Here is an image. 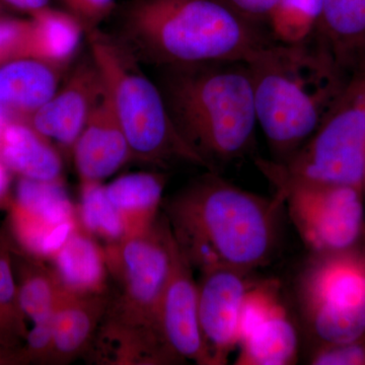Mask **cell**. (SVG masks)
<instances>
[{
    "label": "cell",
    "instance_id": "35",
    "mask_svg": "<svg viewBox=\"0 0 365 365\" xmlns=\"http://www.w3.org/2000/svg\"><path fill=\"white\" fill-rule=\"evenodd\" d=\"M4 16V6L0 4V16Z\"/></svg>",
    "mask_w": 365,
    "mask_h": 365
},
{
    "label": "cell",
    "instance_id": "11",
    "mask_svg": "<svg viewBox=\"0 0 365 365\" xmlns=\"http://www.w3.org/2000/svg\"><path fill=\"white\" fill-rule=\"evenodd\" d=\"M299 332L275 280L253 282L245 299L239 365H290L299 359Z\"/></svg>",
    "mask_w": 365,
    "mask_h": 365
},
{
    "label": "cell",
    "instance_id": "8",
    "mask_svg": "<svg viewBox=\"0 0 365 365\" xmlns=\"http://www.w3.org/2000/svg\"><path fill=\"white\" fill-rule=\"evenodd\" d=\"M300 319L314 346L365 336V249L312 255L297 282Z\"/></svg>",
    "mask_w": 365,
    "mask_h": 365
},
{
    "label": "cell",
    "instance_id": "1",
    "mask_svg": "<svg viewBox=\"0 0 365 365\" xmlns=\"http://www.w3.org/2000/svg\"><path fill=\"white\" fill-rule=\"evenodd\" d=\"M282 207L207 170L163 200L162 211L192 267L200 273L216 268L251 272L275 254Z\"/></svg>",
    "mask_w": 365,
    "mask_h": 365
},
{
    "label": "cell",
    "instance_id": "6",
    "mask_svg": "<svg viewBox=\"0 0 365 365\" xmlns=\"http://www.w3.org/2000/svg\"><path fill=\"white\" fill-rule=\"evenodd\" d=\"M175 249L176 241L163 211L148 230L105 246L108 267L119 289L110 297L102 325L143 341L170 359L160 334V311Z\"/></svg>",
    "mask_w": 365,
    "mask_h": 365
},
{
    "label": "cell",
    "instance_id": "33",
    "mask_svg": "<svg viewBox=\"0 0 365 365\" xmlns=\"http://www.w3.org/2000/svg\"><path fill=\"white\" fill-rule=\"evenodd\" d=\"M26 364L21 350L9 349L0 345V365Z\"/></svg>",
    "mask_w": 365,
    "mask_h": 365
},
{
    "label": "cell",
    "instance_id": "4",
    "mask_svg": "<svg viewBox=\"0 0 365 365\" xmlns=\"http://www.w3.org/2000/svg\"><path fill=\"white\" fill-rule=\"evenodd\" d=\"M247 62L271 160L285 162L316 132L350 76L314 37L292 45L273 41Z\"/></svg>",
    "mask_w": 365,
    "mask_h": 365
},
{
    "label": "cell",
    "instance_id": "25",
    "mask_svg": "<svg viewBox=\"0 0 365 365\" xmlns=\"http://www.w3.org/2000/svg\"><path fill=\"white\" fill-rule=\"evenodd\" d=\"M103 182H81L78 208L79 228L106 246L119 244L128 237L123 216L106 195Z\"/></svg>",
    "mask_w": 365,
    "mask_h": 365
},
{
    "label": "cell",
    "instance_id": "27",
    "mask_svg": "<svg viewBox=\"0 0 365 365\" xmlns=\"http://www.w3.org/2000/svg\"><path fill=\"white\" fill-rule=\"evenodd\" d=\"M32 24L30 18L0 16V66L28 57Z\"/></svg>",
    "mask_w": 365,
    "mask_h": 365
},
{
    "label": "cell",
    "instance_id": "3",
    "mask_svg": "<svg viewBox=\"0 0 365 365\" xmlns=\"http://www.w3.org/2000/svg\"><path fill=\"white\" fill-rule=\"evenodd\" d=\"M155 81L178 133L209 172L251 150L258 120L248 62L163 67Z\"/></svg>",
    "mask_w": 365,
    "mask_h": 365
},
{
    "label": "cell",
    "instance_id": "21",
    "mask_svg": "<svg viewBox=\"0 0 365 365\" xmlns=\"http://www.w3.org/2000/svg\"><path fill=\"white\" fill-rule=\"evenodd\" d=\"M167 182L165 172L150 170L123 175L105 185L106 195L123 216L128 237L157 222Z\"/></svg>",
    "mask_w": 365,
    "mask_h": 365
},
{
    "label": "cell",
    "instance_id": "32",
    "mask_svg": "<svg viewBox=\"0 0 365 365\" xmlns=\"http://www.w3.org/2000/svg\"><path fill=\"white\" fill-rule=\"evenodd\" d=\"M50 0H0L2 6L11 7L28 14L49 6Z\"/></svg>",
    "mask_w": 365,
    "mask_h": 365
},
{
    "label": "cell",
    "instance_id": "30",
    "mask_svg": "<svg viewBox=\"0 0 365 365\" xmlns=\"http://www.w3.org/2000/svg\"><path fill=\"white\" fill-rule=\"evenodd\" d=\"M247 20L267 26L269 16L278 0H222Z\"/></svg>",
    "mask_w": 365,
    "mask_h": 365
},
{
    "label": "cell",
    "instance_id": "19",
    "mask_svg": "<svg viewBox=\"0 0 365 365\" xmlns=\"http://www.w3.org/2000/svg\"><path fill=\"white\" fill-rule=\"evenodd\" d=\"M0 160L19 178L62 180L63 163L58 148L20 118H11L0 129Z\"/></svg>",
    "mask_w": 365,
    "mask_h": 365
},
{
    "label": "cell",
    "instance_id": "28",
    "mask_svg": "<svg viewBox=\"0 0 365 365\" xmlns=\"http://www.w3.org/2000/svg\"><path fill=\"white\" fill-rule=\"evenodd\" d=\"M309 360L313 365H365V336L339 344L314 346Z\"/></svg>",
    "mask_w": 365,
    "mask_h": 365
},
{
    "label": "cell",
    "instance_id": "26",
    "mask_svg": "<svg viewBox=\"0 0 365 365\" xmlns=\"http://www.w3.org/2000/svg\"><path fill=\"white\" fill-rule=\"evenodd\" d=\"M323 0H278L269 16L267 29L274 42L299 44L313 37Z\"/></svg>",
    "mask_w": 365,
    "mask_h": 365
},
{
    "label": "cell",
    "instance_id": "17",
    "mask_svg": "<svg viewBox=\"0 0 365 365\" xmlns=\"http://www.w3.org/2000/svg\"><path fill=\"white\" fill-rule=\"evenodd\" d=\"M313 37L348 76L365 71V0H323Z\"/></svg>",
    "mask_w": 365,
    "mask_h": 365
},
{
    "label": "cell",
    "instance_id": "16",
    "mask_svg": "<svg viewBox=\"0 0 365 365\" xmlns=\"http://www.w3.org/2000/svg\"><path fill=\"white\" fill-rule=\"evenodd\" d=\"M110 297V294H67L59 288L49 364H66L86 354L104 319Z\"/></svg>",
    "mask_w": 365,
    "mask_h": 365
},
{
    "label": "cell",
    "instance_id": "5",
    "mask_svg": "<svg viewBox=\"0 0 365 365\" xmlns=\"http://www.w3.org/2000/svg\"><path fill=\"white\" fill-rule=\"evenodd\" d=\"M91 58L131 151V160L167 172L178 165L207 170L202 158L178 133L157 81L117 37L98 29L86 33Z\"/></svg>",
    "mask_w": 365,
    "mask_h": 365
},
{
    "label": "cell",
    "instance_id": "22",
    "mask_svg": "<svg viewBox=\"0 0 365 365\" xmlns=\"http://www.w3.org/2000/svg\"><path fill=\"white\" fill-rule=\"evenodd\" d=\"M29 16L32 30L28 57L63 69L78 53L85 26L68 11L49 6Z\"/></svg>",
    "mask_w": 365,
    "mask_h": 365
},
{
    "label": "cell",
    "instance_id": "2",
    "mask_svg": "<svg viewBox=\"0 0 365 365\" xmlns=\"http://www.w3.org/2000/svg\"><path fill=\"white\" fill-rule=\"evenodd\" d=\"M117 38L139 61L158 68L249 61L273 42L267 26L222 0H133Z\"/></svg>",
    "mask_w": 365,
    "mask_h": 365
},
{
    "label": "cell",
    "instance_id": "23",
    "mask_svg": "<svg viewBox=\"0 0 365 365\" xmlns=\"http://www.w3.org/2000/svg\"><path fill=\"white\" fill-rule=\"evenodd\" d=\"M11 252L24 316L32 323L31 328L52 329L59 287L51 268L46 265L47 262L29 256L13 244Z\"/></svg>",
    "mask_w": 365,
    "mask_h": 365
},
{
    "label": "cell",
    "instance_id": "7",
    "mask_svg": "<svg viewBox=\"0 0 365 365\" xmlns=\"http://www.w3.org/2000/svg\"><path fill=\"white\" fill-rule=\"evenodd\" d=\"M256 165L279 198L297 184L341 185L364 190L365 71L353 74L316 132L287 160L258 158Z\"/></svg>",
    "mask_w": 365,
    "mask_h": 365
},
{
    "label": "cell",
    "instance_id": "13",
    "mask_svg": "<svg viewBox=\"0 0 365 365\" xmlns=\"http://www.w3.org/2000/svg\"><path fill=\"white\" fill-rule=\"evenodd\" d=\"M105 93L104 83L90 55L73 69L44 106L26 118L56 148L72 153L91 112Z\"/></svg>",
    "mask_w": 365,
    "mask_h": 365
},
{
    "label": "cell",
    "instance_id": "31",
    "mask_svg": "<svg viewBox=\"0 0 365 365\" xmlns=\"http://www.w3.org/2000/svg\"><path fill=\"white\" fill-rule=\"evenodd\" d=\"M11 173L0 160V208L9 209L13 200Z\"/></svg>",
    "mask_w": 365,
    "mask_h": 365
},
{
    "label": "cell",
    "instance_id": "18",
    "mask_svg": "<svg viewBox=\"0 0 365 365\" xmlns=\"http://www.w3.org/2000/svg\"><path fill=\"white\" fill-rule=\"evenodd\" d=\"M60 289L76 295L109 294L105 247L78 228L48 262Z\"/></svg>",
    "mask_w": 365,
    "mask_h": 365
},
{
    "label": "cell",
    "instance_id": "34",
    "mask_svg": "<svg viewBox=\"0 0 365 365\" xmlns=\"http://www.w3.org/2000/svg\"><path fill=\"white\" fill-rule=\"evenodd\" d=\"M9 119H11V118L9 117V113L0 108V129L4 127V125L6 124Z\"/></svg>",
    "mask_w": 365,
    "mask_h": 365
},
{
    "label": "cell",
    "instance_id": "12",
    "mask_svg": "<svg viewBox=\"0 0 365 365\" xmlns=\"http://www.w3.org/2000/svg\"><path fill=\"white\" fill-rule=\"evenodd\" d=\"M247 271L216 268L201 273L198 316L209 365L227 364L237 349L245 299L253 281Z\"/></svg>",
    "mask_w": 365,
    "mask_h": 365
},
{
    "label": "cell",
    "instance_id": "14",
    "mask_svg": "<svg viewBox=\"0 0 365 365\" xmlns=\"http://www.w3.org/2000/svg\"><path fill=\"white\" fill-rule=\"evenodd\" d=\"M194 268L176 242L169 280L160 304V330L175 364L209 365L198 316V284Z\"/></svg>",
    "mask_w": 365,
    "mask_h": 365
},
{
    "label": "cell",
    "instance_id": "15",
    "mask_svg": "<svg viewBox=\"0 0 365 365\" xmlns=\"http://www.w3.org/2000/svg\"><path fill=\"white\" fill-rule=\"evenodd\" d=\"M71 153L81 182H103L131 160L128 141L106 93Z\"/></svg>",
    "mask_w": 365,
    "mask_h": 365
},
{
    "label": "cell",
    "instance_id": "29",
    "mask_svg": "<svg viewBox=\"0 0 365 365\" xmlns=\"http://www.w3.org/2000/svg\"><path fill=\"white\" fill-rule=\"evenodd\" d=\"M61 2L66 11L85 26L86 33L98 29L115 9V0H61Z\"/></svg>",
    "mask_w": 365,
    "mask_h": 365
},
{
    "label": "cell",
    "instance_id": "10",
    "mask_svg": "<svg viewBox=\"0 0 365 365\" xmlns=\"http://www.w3.org/2000/svg\"><path fill=\"white\" fill-rule=\"evenodd\" d=\"M6 227L11 244L24 253L49 262L79 228L62 180L37 181L19 178Z\"/></svg>",
    "mask_w": 365,
    "mask_h": 365
},
{
    "label": "cell",
    "instance_id": "24",
    "mask_svg": "<svg viewBox=\"0 0 365 365\" xmlns=\"http://www.w3.org/2000/svg\"><path fill=\"white\" fill-rule=\"evenodd\" d=\"M28 332L19 300L11 239L4 225L0 227V345L21 350Z\"/></svg>",
    "mask_w": 365,
    "mask_h": 365
},
{
    "label": "cell",
    "instance_id": "20",
    "mask_svg": "<svg viewBox=\"0 0 365 365\" xmlns=\"http://www.w3.org/2000/svg\"><path fill=\"white\" fill-rule=\"evenodd\" d=\"M62 71L32 57L7 62L0 66V108L31 116L58 91Z\"/></svg>",
    "mask_w": 365,
    "mask_h": 365
},
{
    "label": "cell",
    "instance_id": "36",
    "mask_svg": "<svg viewBox=\"0 0 365 365\" xmlns=\"http://www.w3.org/2000/svg\"><path fill=\"white\" fill-rule=\"evenodd\" d=\"M364 193L365 197V174H364Z\"/></svg>",
    "mask_w": 365,
    "mask_h": 365
},
{
    "label": "cell",
    "instance_id": "9",
    "mask_svg": "<svg viewBox=\"0 0 365 365\" xmlns=\"http://www.w3.org/2000/svg\"><path fill=\"white\" fill-rule=\"evenodd\" d=\"M275 199L287 208L312 255L340 253L360 247L365 232L364 190L297 184Z\"/></svg>",
    "mask_w": 365,
    "mask_h": 365
}]
</instances>
